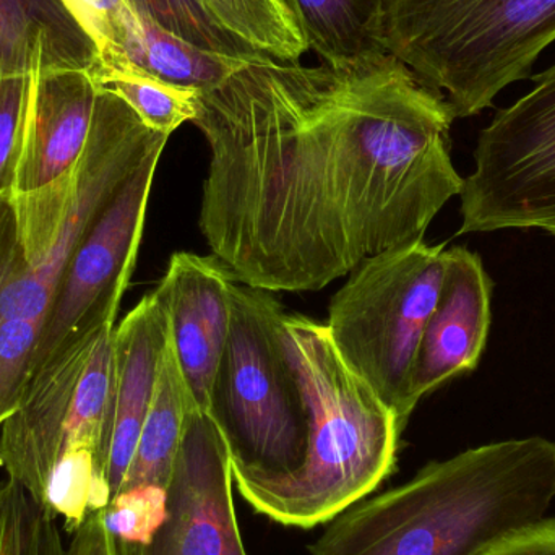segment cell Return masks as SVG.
Listing matches in <instances>:
<instances>
[{
    "instance_id": "16",
    "label": "cell",
    "mask_w": 555,
    "mask_h": 555,
    "mask_svg": "<svg viewBox=\"0 0 555 555\" xmlns=\"http://www.w3.org/2000/svg\"><path fill=\"white\" fill-rule=\"evenodd\" d=\"M96 49L61 0H0V77L88 70Z\"/></svg>"
},
{
    "instance_id": "17",
    "label": "cell",
    "mask_w": 555,
    "mask_h": 555,
    "mask_svg": "<svg viewBox=\"0 0 555 555\" xmlns=\"http://www.w3.org/2000/svg\"><path fill=\"white\" fill-rule=\"evenodd\" d=\"M293 16L307 49L325 65L341 68L387 54L382 42L387 0H280Z\"/></svg>"
},
{
    "instance_id": "23",
    "label": "cell",
    "mask_w": 555,
    "mask_h": 555,
    "mask_svg": "<svg viewBox=\"0 0 555 555\" xmlns=\"http://www.w3.org/2000/svg\"><path fill=\"white\" fill-rule=\"evenodd\" d=\"M0 555H65L55 515L12 479L0 486Z\"/></svg>"
},
{
    "instance_id": "12",
    "label": "cell",
    "mask_w": 555,
    "mask_h": 555,
    "mask_svg": "<svg viewBox=\"0 0 555 555\" xmlns=\"http://www.w3.org/2000/svg\"><path fill=\"white\" fill-rule=\"evenodd\" d=\"M98 335L36 374L0 429V465L9 479L42 504L52 469L64 452L75 391Z\"/></svg>"
},
{
    "instance_id": "25",
    "label": "cell",
    "mask_w": 555,
    "mask_h": 555,
    "mask_svg": "<svg viewBox=\"0 0 555 555\" xmlns=\"http://www.w3.org/2000/svg\"><path fill=\"white\" fill-rule=\"evenodd\" d=\"M35 75L0 77V197L15 191Z\"/></svg>"
},
{
    "instance_id": "4",
    "label": "cell",
    "mask_w": 555,
    "mask_h": 555,
    "mask_svg": "<svg viewBox=\"0 0 555 555\" xmlns=\"http://www.w3.org/2000/svg\"><path fill=\"white\" fill-rule=\"evenodd\" d=\"M555 41V0H387L382 42L453 116L491 106Z\"/></svg>"
},
{
    "instance_id": "26",
    "label": "cell",
    "mask_w": 555,
    "mask_h": 555,
    "mask_svg": "<svg viewBox=\"0 0 555 555\" xmlns=\"http://www.w3.org/2000/svg\"><path fill=\"white\" fill-rule=\"evenodd\" d=\"M96 49L94 65L129 64L124 55L126 26L133 7L129 0H61Z\"/></svg>"
},
{
    "instance_id": "19",
    "label": "cell",
    "mask_w": 555,
    "mask_h": 555,
    "mask_svg": "<svg viewBox=\"0 0 555 555\" xmlns=\"http://www.w3.org/2000/svg\"><path fill=\"white\" fill-rule=\"evenodd\" d=\"M191 406L195 404L189 391L185 390L184 380L169 341L162 372H159L155 398L140 433L135 453L120 491L139 488V486H162L168 489L172 466H175L182 433H184L185 416Z\"/></svg>"
},
{
    "instance_id": "22",
    "label": "cell",
    "mask_w": 555,
    "mask_h": 555,
    "mask_svg": "<svg viewBox=\"0 0 555 555\" xmlns=\"http://www.w3.org/2000/svg\"><path fill=\"white\" fill-rule=\"evenodd\" d=\"M44 504L55 517H64L68 533H75L91 512L109 504V489L93 450L67 447L62 452L49 478Z\"/></svg>"
},
{
    "instance_id": "10",
    "label": "cell",
    "mask_w": 555,
    "mask_h": 555,
    "mask_svg": "<svg viewBox=\"0 0 555 555\" xmlns=\"http://www.w3.org/2000/svg\"><path fill=\"white\" fill-rule=\"evenodd\" d=\"M492 289L494 281L478 254L463 246L446 249L439 297L411 372V410L447 382L478 367L491 328Z\"/></svg>"
},
{
    "instance_id": "27",
    "label": "cell",
    "mask_w": 555,
    "mask_h": 555,
    "mask_svg": "<svg viewBox=\"0 0 555 555\" xmlns=\"http://www.w3.org/2000/svg\"><path fill=\"white\" fill-rule=\"evenodd\" d=\"M104 524L114 541L149 543L166 517V488L139 486L120 491L103 508Z\"/></svg>"
},
{
    "instance_id": "18",
    "label": "cell",
    "mask_w": 555,
    "mask_h": 555,
    "mask_svg": "<svg viewBox=\"0 0 555 555\" xmlns=\"http://www.w3.org/2000/svg\"><path fill=\"white\" fill-rule=\"evenodd\" d=\"M124 55L130 65L145 74L197 91L223 83L234 72L257 61L205 51L162 28L135 9L127 22Z\"/></svg>"
},
{
    "instance_id": "30",
    "label": "cell",
    "mask_w": 555,
    "mask_h": 555,
    "mask_svg": "<svg viewBox=\"0 0 555 555\" xmlns=\"http://www.w3.org/2000/svg\"><path fill=\"white\" fill-rule=\"evenodd\" d=\"M544 231H547V233H551V234H553V236H555V224H554V227H550V228H547V230H544Z\"/></svg>"
},
{
    "instance_id": "24",
    "label": "cell",
    "mask_w": 555,
    "mask_h": 555,
    "mask_svg": "<svg viewBox=\"0 0 555 555\" xmlns=\"http://www.w3.org/2000/svg\"><path fill=\"white\" fill-rule=\"evenodd\" d=\"M129 3L162 28L205 51L237 59L269 57L228 31L204 0H129Z\"/></svg>"
},
{
    "instance_id": "1",
    "label": "cell",
    "mask_w": 555,
    "mask_h": 555,
    "mask_svg": "<svg viewBox=\"0 0 555 555\" xmlns=\"http://www.w3.org/2000/svg\"><path fill=\"white\" fill-rule=\"evenodd\" d=\"M453 120L390 54L341 68L249 62L195 101L211 257L244 286L302 293L423 240L462 192Z\"/></svg>"
},
{
    "instance_id": "14",
    "label": "cell",
    "mask_w": 555,
    "mask_h": 555,
    "mask_svg": "<svg viewBox=\"0 0 555 555\" xmlns=\"http://www.w3.org/2000/svg\"><path fill=\"white\" fill-rule=\"evenodd\" d=\"M96 94L88 70L35 75L13 195L39 191L74 171L90 137Z\"/></svg>"
},
{
    "instance_id": "6",
    "label": "cell",
    "mask_w": 555,
    "mask_h": 555,
    "mask_svg": "<svg viewBox=\"0 0 555 555\" xmlns=\"http://www.w3.org/2000/svg\"><path fill=\"white\" fill-rule=\"evenodd\" d=\"M446 247L420 240L377 254L330 300L326 330L339 358L393 411L401 430L413 414L411 372L439 297Z\"/></svg>"
},
{
    "instance_id": "9",
    "label": "cell",
    "mask_w": 555,
    "mask_h": 555,
    "mask_svg": "<svg viewBox=\"0 0 555 555\" xmlns=\"http://www.w3.org/2000/svg\"><path fill=\"white\" fill-rule=\"evenodd\" d=\"M233 463L208 413L191 406L166 489V517L149 543L114 541L116 555H249L233 495Z\"/></svg>"
},
{
    "instance_id": "2",
    "label": "cell",
    "mask_w": 555,
    "mask_h": 555,
    "mask_svg": "<svg viewBox=\"0 0 555 555\" xmlns=\"http://www.w3.org/2000/svg\"><path fill=\"white\" fill-rule=\"evenodd\" d=\"M555 442L502 440L430 462L328 521L310 555H475L546 518Z\"/></svg>"
},
{
    "instance_id": "29",
    "label": "cell",
    "mask_w": 555,
    "mask_h": 555,
    "mask_svg": "<svg viewBox=\"0 0 555 555\" xmlns=\"http://www.w3.org/2000/svg\"><path fill=\"white\" fill-rule=\"evenodd\" d=\"M65 555H116L113 534L104 524L103 511L91 512L87 520L72 533Z\"/></svg>"
},
{
    "instance_id": "21",
    "label": "cell",
    "mask_w": 555,
    "mask_h": 555,
    "mask_svg": "<svg viewBox=\"0 0 555 555\" xmlns=\"http://www.w3.org/2000/svg\"><path fill=\"white\" fill-rule=\"evenodd\" d=\"M215 18L256 51L297 64L309 51L293 16L280 0H204Z\"/></svg>"
},
{
    "instance_id": "20",
    "label": "cell",
    "mask_w": 555,
    "mask_h": 555,
    "mask_svg": "<svg viewBox=\"0 0 555 555\" xmlns=\"http://www.w3.org/2000/svg\"><path fill=\"white\" fill-rule=\"evenodd\" d=\"M90 75L96 88L119 96L155 132L171 135L194 120L197 90L159 80L130 64L94 65Z\"/></svg>"
},
{
    "instance_id": "13",
    "label": "cell",
    "mask_w": 555,
    "mask_h": 555,
    "mask_svg": "<svg viewBox=\"0 0 555 555\" xmlns=\"http://www.w3.org/2000/svg\"><path fill=\"white\" fill-rule=\"evenodd\" d=\"M168 348V317L156 294H146L114 326V413L106 466L109 502L129 472Z\"/></svg>"
},
{
    "instance_id": "3",
    "label": "cell",
    "mask_w": 555,
    "mask_h": 555,
    "mask_svg": "<svg viewBox=\"0 0 555 555\" xmlns=\"http://www.w3.org/2000/svg\"><path fill=\"white\" fill-rule=\"evenodd\" d=\"M281 338L309 411L306 456L286 475L233 472V478L257 514L309 530L391 476L403 430L393 411L339 358L326 325L284 313Z\"/></svg>"
},
{
    "instance_id": "8",
    "label": "cell",
    "mask_w": 555,
    "mask_h": 555,
    "mask_svg": "<svg viewBox=\"0 0 555 555\" xmlns=\"http://www.w3.org/2000/svg\"><path fill=\"white\" fill-rule=\"evenodd\" d=\"M159 158L162 153L150 156L133 172L67 260L39 336L33 377L116 322L135 269Z\"/></svg>"
},
{
    "instance_id": "28",
    "label": "cell",
    "mask_w": 555,
    "mask_h": 555,
    "mask_svg": "<svg viewBox=\"0 0 555 555\" xmlns=\"http://www.w3.org/2000/svg\"><path fill=\"white\" fill-rule=\"evenodd\" d=\"M475 555H555V518L505 534Z\"/></svg>"
},
{
    "instance_id": "5",
    "label": "cell",
    "mask_w": 555,
    "mask_h": 555,
    "mask_svg": "<svg viewBox=\"0 0 555 555\" xmlns=\"http://www.w3.org/2000/svg\"><path fill=\"white\" fill-rule=\"evenodd\" d=\"M283 317L272 293L234 281L230 333L207 410L233 472L286 475L306 456L309 411L284 351Z\"/></svg>"
},
{
    "instance_id": "7",
    "label": "cell",
    "mask_w": 555,
    "mask_h": 555,
    "mask_svg": "<svg viewBox=\"0 0 555 555\" xmlns=\"http://www.w3.org/2000/svg\"><path fill=\"white\" fill-rule=\"evenodd\" d=\"M481 130L456 236L555 224V64Z\"/></svg>"
},
{
    "instance_id": "15",
    "label": "cell",
    "mask_w": 555,
    "mask_h": 555,
    "mask_svg": "<svg viewBox=\"0 0 555 555\" xmlns=\"http://www.w3.org/2000/svg\"><path fill=\"white\" fill-rule=\"evenodd\" d=\"M52 293L26 257L13 194L0 197V429L25 397Z\"/></svg>"
},
{
    "instance_id": "11",
    "label": "cell",
    "mask_w": 555,
    "mask_h": 555,
    "mask_svg": "<svg viewBox=\"0 0 555 555\" xmlns=\"http://www.w3.org/2000/svg\"><path fill=\"white\" fill-rule=\"evenodd\" d=\"M234 281L215 257L176 253L153 291L168 317L169 341L185 390L205 413L230 333Z\"/></svg>"
}]
</instances>
